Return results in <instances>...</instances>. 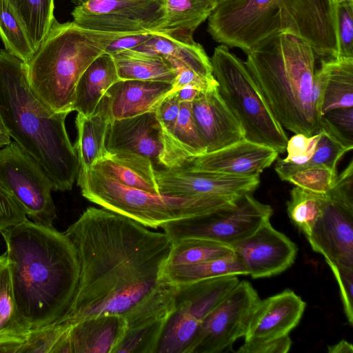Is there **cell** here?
<instances>
[{"instance_id":"6da1fadb","label":"cell","mask_w":353,"mask_h":353,"mask_svg":"<svg viewBox=\"0 0 353 353\" xmlns=\"http://www.w3.org/2000/svg\"><path fill=\"white\" fill-rule=\"evenodd\" d=\"M65 233L77 251L79 279L68 310L54 323L71 326L117 314L128 330L168 319L175 310L176 285L163 276L172 241L164 232L89 207Z\"/></svg>"},{"instance_id":"7a4b0ae2","label":"cell","mask_w":353,"mask_h":353,"mask_svg":"<svg viewBox=\"0 0 353 353\" xmlns=\"http://www.w3.org/2000/svg\"><path fill=\"white\" fill-rule=\"evenodd\" d=\"M0 232L19 317L30 330L56 323L68 310L79 283L74 244L65 232L28 219Z\"/></svg>"},{"instance_id":"3957f363","label":"cell","mask_w":353,"mask_h":353,"mask_svg":"<svg viewBox=\"0 0 353 353\" xmlns=\"http://www.w3.org/2000/svg\"><path fill=\"white\" fill-rule=\"evenodd\" d=\"M217 43L245 54L264 39L282 32L301 38L316 57H338L334 2L331 0H227L208 19Z\"/></svg>"},{"instance_id":"277c9868","label":"cell","mask_w":353,"mask_h":353,"mask_svg":"<svg viewBox=\"0 0 353 353\" xmlns=\"http://www.w3.org/2000/svg\"><path fill=\"white\" fill-rule=\"evenodd\" d=\"M69 113L50 110L31 90L26 63L0 50V119L9 136L43 168L54 190H70L79 161L65 128Z\"/></svg>"},{"instance_id":"5b68a950","label":"cell","mask_w":353,"mask_h":353,"mask_svg":"<svg viewBox=\"0 0 353 353\" xmlns=\"http://www.w3.org/2000/svg\"><path fill=\"white\" fill-rule=\"evenodd\" d=\"M245 64L259 92L283 128L311 137L321 128L312 88L316 56L300 37L271 35L246 54Z\"/></svg>"},{"instance_id":"8992f818","label":"cell","mask_w":353,"mask_h":353,"mask_svg":"<svg viewBox=\"0 0 353 353\" xmlns=\"http://www.w3.org/2000/svg\"><path fill=\"white\" fill-rule=\"evenodd\" d=\"M128 34L91 30L73 21L61 23L54 19L26 63L31 90L52 111L71 112L83 72L113 41Z\"/></svg>"},{"instance_id":"52a82bcc","label":"cell","mask_w":353,"mask_h":353,"mask_svg":"<svg viewBox=\"0 0 353 353\" xmlns=\"http://www.w3.org/2000/svg\"><path fill=\"white\" fill-rule=\"evenodd\" d=\"M77 184L90 201L154 229L170 221L232 207L236 202L232 199H185L152 193L122 184L92 168H79Z\"/></svg>"},{"instance_id":"ba28073f","label":"cell","mask_w":353,"mask_h":353,"mask_svg":"<svg viewBox=\"0 0 353 353\" xmlns=\"http://www.w3.org/2000/svg\"><path fill=\"white\" fill-rule=\"evenodd\" d=\"M210 61L219 92L239 121L245 139L283 153L288 138L245 62L223 44L214 48Z\"/></svg>"},{"instance_id":"9c48e42d","label":"cell","mask_w":353,"mask_h":353,"mask_svg":"<svg viewBox=\"0 0 353 353\" xmlns=\"http://www.w3.org/2000/svg\"><path fill=\"white\" fill-rule=\"evenodd\" d=\"M272 214L270 205L245 194L234 206L170 221L160 228L172 242L200 238L232 245L254 232Z\"/></svg>"},{"instance_id":"30bf717a","label":"cell","mask_w":353,"mask_h":353,"mask_svg":"<svg viewBox=\"0 0 353 353\" xmlns=\"http://www.w3.org/2000/svg\"><path fill=\"white\" fill-rule=\"evenodd\" d=\"M0 184L35 223L52 226L57 218L52 181L41 165L15 141L0 149Z\"/></svg>"},{"instance_id":"8fae6325","label":"cell","mask_w":353,"mask_h":353,"mask_svg":"<svg viewBox=\"0 0 353 353\" xmlns=\"http://www.w3.org/2000/svg\"><path fill=\"white\" fill-rule=\"evenodd\" d=\"M73 21L80 27L110 33L154 32L165 19V0H91L76 6Z\"/></svg>"},{"instance_id":"7c38bea8","label":"cell","mask_w":353,"mask_h":353,"mask_svg":"<svg viewBox=\"0 0 353 353\" xmlns=\"http://www.w3.org/2000/svg\"><path fill=\"white\" fill-rule=\"evenodd\" d=\"M256 290L247 281H239L202 321L193 353H218L244 337L251 316L260 301Z\"/></svg>"},{"instance_id":"4fadbf2b","label":"cell","mask_w":353,"mask_h":353,"mask_svg":"<svg viewBox=\"0 0 353 353\" xmlns=\"http://www.w3.org/2000/svg\"><path fill=\"white\" fill-rule=\"evenodd\" d=\"M155 176L159 194L185 199H238L260 184L259 175L195 172L183 166L156 169Z\"/></svg>"},{"instance_id":"5bb4252c","label":"cell","mask_w":353,"mask_h":353,"mask_svg":"<svg viewBox=\"0 0 353 353\" xmlns=\"http://www.w3.org/2000/svg\"><path fill=\"white\" fill-rule=\"evenodd\" d=\"M306 239L327 264L353 268V197L333 192L325 195L321 214Z\"/></svg>"},{"instance_id":"9a60e30c","label":"cell","mask_w":353,"mask_h":353,"mask_svg":"<svg viewBox=\"0 0 353 353\" xmlns=\"http://www.w3.org/2000/svg\"><path fill=\"white\" fill-rule=\"evenodd\" d=\"M231 246L252 279L270 277L284 272L294 263L298 252L296 245L274 229L270 220Z\"/></svg>"},{"instance_id":"2e32d148","label":"cell","mask_w":353,"mask_h":353,"mask_svg":"<svg viewBox=\"0 0 353 353\" xmlns=\"http://www.w3.org/2000/svg\"><path fill=\"white\" fill-rule=\"evenodd\" d=\"M278 156L275 150L244 139L219 150L188 159L181 166L195 172L252 176L259 175Z\"/></svg>"},{"instance_id":"e0dca14e","label":"cell","mask_w":353,"mask_h":353,"mask_svg":"<svg viewBox=\"0 0 353 353\" xmlns=\"http://www.w3.org/2000/svg\"><path fill=\"white\" fill-rule=\"evenodd\" d=\"M192 110L206 152L219 150L245 139L243 129L221 96L218 86L201 91Z\"/></svg>"},{"instance_id":"ac0fdd59","label":"cell","mask_w":353,"mask_h":353,"mask_svg":"<svg viewBox=\"0 0 353 353\" xmlns=\"http://www.w3.org/2000/svg\"><path fill=\"white\" fill-rule=\"evenodd\" d=\"M105 146L108 152L135 153L150 159L155 169L157 166L162 168L163 145L155 112L110 121Z\"/></svg>"},{"instance_id":"d6986e66","label":"cell","mask_w":353,"mask_h":353,"mask_svg":"<svg viewBox=\"0 0 353 353\" xmlns=\"http://www.w3.org/2000/svg\"><path fill=\"white\" fill-rule=\"evenodd\" d=\"M305 307V302L289 289L260 300L251 316L244 341H265L289 335L299 324Z\"/></svg>"},{"instance_id":"ffe728a7","label":"cell","mask_w":353,"mask_h":353,"mask_svg":"<svg viewBox=\"0 0 353 353\" xmlns=\"http://www.w3.org/2000/svg\"><path fill=\"white\" fill-rule=\"evenodd\" d=\"M128 328L120 315L103 314L71 325L52 352L114 353Z\"/></svg>"},{"instance_id":"44dd1931","label":"cell","mask_w":353,"mask_h":353,"mask_svg":"<svg viewBox=\"0 0 353 353\" xmlns=\"http://www.w3.org/2000/svg\"><path fill=\"white\" fill-rule=\"evenodd\" d=\"M173 90L165 81L119 80L103 94L99 104L110 121L155 112L161 102Z\"/></svg>"},{"instance_id":"7402d4cb","label":"cell","mask_w":353,"mask_h":353,"mask_svg":"<svg viewBox=\"0 0 353 353\" xmlns=\"http://www.w3.org/2000/svg\"><path fill=\"white\" fill-rule=\"evenodd\" d=\"M239 282L237 275H224L175 285V309L203 321Z\"/></svg>"},{"instance_id":"603a6c76","label":"cell","mask_w":353,"mask_h":353,"mask_svg":"<svg viewBox=\"0 0 353 353\" xmlns=\"http://www.w3.org/2000/svg\"><path fill=\"white\" fill-rule=\"evenodd\" d=\"M125 185L159 194L152 161L132 152H108L92 168Z\"/></svg>"},{"instance_id":"cb8c5ba5","label":"cell","mask_w":353,"mask_h":353,"mask_svg":"<svg viewBox=\"0 0 353 353\" xmlns=\"http://www.w3.org/2000/svg\"><path fill=\"white\" fill-rule=\"evenodd\" d=\"M119 80L113 57L107 52L100 54L77 83L72 111L85 117L92 115L105 92Z\"/></svg>"},{"instance_id":"d4e9b609","label":"cell","mask_w":353,"mask_h":353,"mask_svg":"<svg viewBox=\"0 0 353 353\" xmlns=\"http://www.w3.org/2000/svg\"><path fill=\"white\" fill-rule=\"evenodd\" d=\"M215 0H165V19L152 32L183 41H192L196 28L208 19Z\"/></svg>"},{"instance_id":"484cf974","label":"cell","mask_w":353,"mask_h":353,"mask_svg":"<svg viewBox=\"0 0 353 353\" xmlns=\"http://www.w3.org/2000/svg\"><path fill=\"white\" fill-rule=\"evenodd\" d=\"M134 49L160 54L168 61L177 62L208 81L216 80L210 59L203 48L194 41H183L151 32L148 41Z\"/></svg>"},{"instance_id":"4316f807","label":"cell","mask_w":353,"mask_h":353,"mask_svg":"<svg viewBox=\"0 0 353 353\" xmlns=\"http://www.w3.org/2000/svg\"><path fill=\"white\" fill-rule=\"evenodd\" d=\"M120 80L165 81L173 83L176 71L163 55L128 49L112 55Z\"/></svg>"},{"instance_id":"83f0119b","label":"cell","mask_w":353,"mask_h":353,"mask_svg":"<svg viewBox=\"0 0 353 353\" xmlns=\"http://www.w3.org/2000/svg\"><path fill=\"white\" fill-rule=\"evenodd\" d=\"M205 153L206 146L196 126L192 103L181 102L172 140L161 156L162 168L179 167L188 159Z\"/></svg>"},{"instance_id":"f1b7e54d","label":"cell","mask_w":353,"mask_h":353,"mask_svg":"<svg viewBox=\"0 0 353 353\" xmlns=\"http://www.w3.org/2000/svg\"><path fill=\"white\" fill-rule=\"evenodd\" d=\"M30 330L17 311L6 254L0 256V352H18Z\"/></svg>"},{"instance_id":"f546056e","label":"cell","mask_w":353,"mask_h":353,"mask_svg":"<svg viewBox=\"0 0 353 353\" xmlns=\"http://www.w3.org/2000/svg\"><path fill=\"white\" fill-rule=\"evenodd\" d=\"M110 122L106 110L99 103L94 112L88 117L77 114L75 120L77 139L74 147L80 169H91L107 154L105 141Z\"/></svg>"},{"instance_id":"4dcf8cb0","label":"cell","mask_w":353,"mask_h":353,"mask_svg":"<svg viewBox=\"0 0 353 353\" xmlns=\"http://www.w3.org/2000/svg\"><path fill=\"white\" fill-rule=\"evenodd\" d=\"M325 70L326 83L321 114L343 108L353 107V58L321 59Z\"/></svg>"},{"instance_id":"1f68e13d","label":"cell","mask_w":353,"mask_h":353,"mask_svg":"<svg viewBox=\"0 0 353 353\" xmlns=\"http://www.w3.org/2000/svg\"><path fill=\"white\" fill-rule=\"evenodd\" d=\"M201 325L202 321L175 309L165 323L156 353H193Z\"/></svg>"},{"instance_id":"d6a6232c","label":"cell","mask_w":353,"mask_h":353,"mask_svg":"<svg viewBox=\"0 0 353 353\" xmlns=\"http://www.w3.org/2000/svg\"><path fill=\"white\" fill-rule=\"evenodd\" d=\"M224 275H248L234 252L214 260L190 265H168L165 280L172 285L190 283Z\"/></svg>"},{"instance_id":"836d02e7","label":"cell","mask_w":353,"mask_h":353,"mask_svg":"<svg viewBox=\"0 0 353 353\" xmlns=\"http://www.w3.org/2000/svg\"><path fill=\"white\" fill-rule=\"evenodd\" d=\"M0 38L5 50L25 63L36 51L26 26L11 0H0Z\"/></svg>"},{"instance_id":"e575fe53","label":"cell","mask_w":353,"mask_h":353,"mask_svg":"<svg viewBox=\"0 0 353 353\" xmlns=\"http://www.w3.org/2000/svg\"><path fill=\"white\" fill-rule=\"evenodd\" d=\"M232 253V247L228 244L200 238L183 239L172 242L168 265L199 263L222 258Z\"/></svg>"},{"instance_id":"d590c367","label":"cell","mask_w":353,"mask_h":353,"mask_svg":"<svg viewBox=\"0 0 353 353\" xmlns=\"http://www.w3.org/2000/svg\"><path fill=\"white\" fill-rule=\"evenodd\" d=\"M17 8L37 50L55 19L54 0H19Z\"/></svg>"},{"instance_id":"8d00e7d4","label":"cell","mask_w":353,"mask_h":353,"mask_svg":"<svg viewBox=\"0 0 353 353\" xmlns=\"http://www.w3.org/2000/svg\"><path fill=\"white\" fill-rule=\"evenodd\" d=\"M324 196L314 194L296 186L290 192V198L287 202L288 216L306 238L321 214Z\"/></svg>"},{"instance_id":"74e56055","label":"cell","mask_w":353,"mask_h":353,"mask_svg":"<svg viewBox=\"0 0 353 353\" xmlns=\"http://www.w3.org/2000/svg\"><path fill=\"white\" fill-rule=\"evenodd\" d=\"M320 132V137L312 158L303 166L294 169L288 175L299 169L312 166L325 167L337 172L339 162L352 148L343 144L327 130L321 127Z\"/></svg>"},{"instance_id":"f35d334b","label":"cell","mask_w":353,"mask_h":353,"mask_svg":"<svg viewBox=\"0 0 353 353\" xmlns=\"http://www.w3.org/2000/svg\"><path fill=\"white\" fill-rule=\"evenodd\" d=\"M338 174L321 166L306 167L297 170L283 181L316 195H326L331 190Z\"/></svg>"},{"instance_id":"ab89813d","label":"cell","mask_w":353,"mask_h":353,"mask_svg":"<svg viewBox=\"0 0 353 353\" xmlns=\"http://www.w3.org/2000/svg\"><path fill=\"white\" fill-rule=\"evenodd\" d=\"M334 2L337 58H353V0Z\"/></svg>"},{"instance_id":"60d3db41","label":"cell","mask_w":353,"mask_h":353,"mask_svg":"<svg viewBox=\"0 0 353 353\" xmlns=\"http://www.w3.org/2000/svg\"><path fill=\"white\" fill-rule=\"evenodd\" d=\"M70 327L63 323H53L30 330L20 347L19 353L52 352Z\"/></svg>"},{"instance_id":"b9f144b4","label":"cell","mask_w":353,"mask_h":353,"mask_svg":"<svg viewBox=\"0 0 353 353\" xmlns=\"http://www.w3.org/2000/svg\"><path fill=\"white\" fill-rule=\"evenodd\" d=\"M325 128L343 144L353 148V107L332 110L321 117Z\"/></svg>"},{"instance_id":"7bdbcfd3","label":"cell","mask_w":353,"mask_h":353,"mask_svg":"<svg viewBox=\"0 0 353 353\" xmlns=\"http://www.w3.org/2000/svg\"><path fill=\"white\" fill-rule=\"evenodd\" d=\"M180 105L181 102L176 92H172L161 102L155 111L161 131L163 152L172 140L180 110Z\"/></svg>"},{"instance_id":"ee69618b","label":"cell","mask_w":353,"mask_h":353,"mask_svg":"<svg viewBox=\"0 0 353 353\" xmlns=\"http://www.w3.org/2000/svg\"><path fill=\"white\" fill-rule=\"evenodd\" d=\"M339 287L344 312L350 325L353 323V268L328 264Z\"/></svg>"},{"instance_id":"f6af8a7d","label":"cell","mask_w":353,"mask_h":353,"mask_svg":"<svg viewBox=\"0 0 353 353\" xmlns=\"http://www.w3.org/2000/svg\"><path fill=\"white\" fill-rule=\"evenodd\" d=\"M27 219L23 209L13 196L0 184V232Z\"/></svg>"},{"instance_id":"bcb514c9","label":"cell","mask_w":353,"mask_h":353,"mask_svg":"<svg viewBox=\"0 0 353 353\" xmlns=\"http://www.w3.org/2000/svg\"><path fill=\"white\" fill-rule=\"evenodd\" d=\"M292 345L289 335L274 339L244 341L236 351L239 353H286Z\"/></svg>"},{"instance_id":"7dc6e473","label":"cell","mask_w":353,"mask_h":353,"mask_svg":"<svg viewBox=\"0 0 353 353\" xmlns=\"http://www.w3.org/2000/svg\"><path fill=\"white\" fill-rule=\"evenodd\" d=\"M151 37V32L137 33L123 36L113 41L105 49L112 56L121 51L134 49L148 41Z\"/></svg>"},{"instance_id":"c3c4849f","label":"cell","mask_w":353,"mask_h":353,"mask_svg":"<svg viewBox=\"0 0 353 353\" xmlns=\"http://www.w3.org/2000/svg\"><path fill=\"white\" fill-rule=\"evenodd\" d=\"M176 92L181 103H192L199 95L201 90L192 85H186Z\"/></svg>"},{"instance_id":"681fc988","label":"cell","mask_w":353,"mask_h":353,"mask_svg":"<svg viewBox=\"0 0 353 353\" xmlns=\"http://www.w3.org/2000/svg\"><path fill=\"white\" fill-rule=\"evenodd\" d=\"M327 351L329 353H352L353 346L347 341L342 340L334 345L328 346Z\"/></svg>"},{"instance_id":"f907efd6","label":"cell","mask_w":353,"mask_h":353,"mask_svg":"<svg viewBox=\"0 0 353 353\" xmlns=\"http://www.w3.org/2000/svg\"><path fill=\"white\" fill-rule=\"evenodd\" d=\"M10 141V137L0 119V148L4 147Z\"/></svg>"},{"instance_id":"816d5d0a","label":"cell","mask_w":353,"mask_h":353,"mask_svg":"<svg viewBox=\"0 0 353 353\" xmlns=\"http://www.w3.org/2000/svg\"><path fill=\"white\" fill-rule=\"evenodd\" d=\"M91 0H72V2L76 5V6H81Z\"/></svg>"},{"instance_id":"f5cc1de1","label":"cell","mask_w":353,"mask_h":353,"mask_svg":"<svg viewBox=\"0 0 353 353\" xmlns=\"http://www.w3.org/2000/svg\"><path fill=\"white\" fill-rule=\"evenodd\" d=\"M11 1L13 2V3H14V4L15 5V6L17 7V3H18L19 0H11Z\"/></svg>"},{"instance_id":"db71d44e","label":"cell","mask_w":353,"mask_h":353,"mask_svg":"<svg viewBox=\"0 0 353 353\" xmlns=\"http://www.w3.org/2000/svg\"><path fill=\"white\" fill-rule=\"evenodd\" d=\"M216 1L217 3H221V2H223V1H227V0H215Z\"/></svg>"},{"instance_id":"11a10c76","label":"cell","mask_w":353,"mask_h":353,"mask_svg":"<svg viewBox=\"0 0 353 353\" xmlns=\"http://www.w3.org/2000/svg\"><path fill=\"white\" fill-rule=\"evenodd\" d=\"M332 1H341V0H331Z\"/></svg>"}]
</instances>
